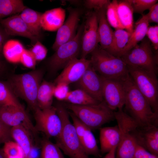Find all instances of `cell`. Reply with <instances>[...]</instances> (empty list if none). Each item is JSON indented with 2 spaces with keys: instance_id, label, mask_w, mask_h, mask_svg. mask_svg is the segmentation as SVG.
I'll return each instance as SVG.
<instances>
[{
  "instance_id": "cell-3",
  "label": "cell",
  "mask_w": 158,
  "mask_h": 158,
  "mask_svg": "<svg viewBox=\"0 0 158 158\" xmlns=\"http://www.w3.org/2000/svg\"><path fill=\"white\" fill-rule=\"evenodd\" d=\"M43 75L41 69L12 76L7 83L16 96L25 100L34 111L38 108L37 95Z\"/></svg>"
},
{
  "instance_id": "cell-6",
  "label": "cell",
  "mask_w": 158,
  "mask_h": 158,
  "mask_svg": "<svg viewBox=\"0 0 158 158\" xmlns=\"http://www.w3.org/2000/svg\"><path fill=\"white\" fill-rule=\"evenodd\" d=\"M114 116L121 133L115 158H133L138 145L132 130L136 122L123 109L114 111Z\"/></svg>"
},
{
  "instance_id": "cell-18",
  "label": "cell",
  "mask_w": 158,
  "mask_h": 158,
  "mask_svg": "<svg viewBox=\"0 0 158 158\" xmlns=\"http://www.w3.org/2000/svg\"><path fill=\"white\" fill-rule=\"evenodd\" d=\"M0 23L9 36H19L26 37L29 39L34 44L39 41V39L32 33L19 15L2 19L0 20Z\"/></svg>"
},
{
  "instance_id": "cell-8",
  "label": "cell",
  "mask_w": 158,
  "mask_h": 158,
  "mask_svg": "<svg viewBox=\"0 0 158 158\" xmlns=\"http://www.w3.org/2000/svg\"><path fill=\"white\" fill-rule=\"evenodd\" d=\"M129 74L137 88L146 99L153 111L158 113V80L157 74L128 66Z\"/></svg>"
},
{
  "instance_id": "cell-2",
  "label": "cell",
  "mask_w": 158,
  "mask_h": 158,
  "mask_svg": "<svg viewBox=\"0 0 158 158\" xmlns=\"http://www.w3.org/2000/svg\"><path fill=\"white\" fill-rule=\"evenodd\" d=\"M55 107L62 124L61 132L56 138V144L70 158H90L83 149L80 139L70 121L67 109L61 104H58Z\"/></svg>"
},
{
  "instance_id": "cell-36",
  "label": "cell",
  "mask_w": 158,
  "mask_h": 158,
  "mask_svg": "<svg viewBox=\"0 0 158 158\" xmlns=\"http://www.w3.org/2000/svg\"><path fill=\"white\" fill-rule=\"evenodd\" d=\"M157 1V0H131L134 13L142 15L145 11L149 10Z\"/></svg>"
},
{
  "instance_id": "cell-7",
  "label": "cell",
  "mask_w": 158,
  "mask_h": 158,
  "mask_svg": "<svg viewBox=\"0 0 158 158\" xmlns=\"http://www.w3.org/2000/svg\"><path fill=\"white\" fill-rule=\"evenodd\" d=\"M120 58L128 66L157 74V55L154 53L150 42L146 38Z\"/></svg>"
},
{
  "instance_id": "cell-29",
  "label": "cell",
  "mask_w": 158,
  "mask_h": 158,
  "mask_svg": "<svg viewBox=\"0 0 158 158\" xmlns=\"http://www.w3.org/2000/svg\"><path fill=\"white\" fill-rule=\"evenodd\" d=\"M65 101L68 103L77 105L92 104L100 102L80 88L70 90Z\"/></svg>"
},
{
  "instance_id": "cell-24",
  "label": "cell",
  "mask_w": 158,
  "mask_h": 158,
  "mask_svg": "<svg viewBox=\"0 0 158 158\" xmlns=\"http://www.w3.org/2000/svg\"><path fill=\"white\" fill-rule=\"evenodd\" d=\"M149 24L144 15L136 22L135 28L130 34L128 43L120 56L134 47L145 38Z\"/></svg>"
},
{
  "instance_id": "cell-38",
  "label": "cell",
  "mask_w": 158,
  "mask_h": 158,
  "mask_svg": "<svg viewBox=\"0 0 158 158\" xmlns=\"http://www.w3.org/2000/svg\"><path fill=\"white\" fill-rule=\"evenodd\" d=\"M36 61L31 51L24 49L21 56L20 62L25 67L33 69L35 67Z\"/></svg>"
},
{
  "instance_id": "cell-20",
  "label": "cell",
  "mask_w": 158,
  "mask_h": 158,
  "mask_svg": "<svg viewBox=\"0 0 158 158\" xmlns=\"http://www.w3.org/2000/svg\"><path fill=\"white\" fill-rule=\"evenodd\" d=\"M121 133L118 126L99 128L100 150L101 154L110 151L118 146L120 139Z\"/></svg>"
},
{
  "instance_id": "cell-35",
  "label": "cell",
  "mask_w": 158,
  "mask_h": 158,
  "mask_svg": "<svg viewBox=\"0 0 158 158\" xmlns=\"http://www.w3.org/2000/svg\"><path fill=\"white\" fill-rule=\"evenodd\" d=\"M4 144L2 149L6 158H24L22 149L16 142L10 140Z\"/></svg>"
},
{
  "instance_id": "cell-45",
  "label": "cell",
  "mask_w": 158,
  "mask_h": 158,
  "mask_svg": "<svg viewBox=\"0 0 158 158\" xmlns=\"http://www.w3.org/2000/svg\"><path fill=\"white\" fill-rule=\"evenodd\" d=\"M133 158H158V156L150 152L137 145Z\"/></svg>"
},
{
  "instance_id": "cell-47",
  "label": "cell",
  "mask_w": 158,
  "mask_h": 158,
  "mask_svg": "<svg viewBox=\"0 0 158 158\" xmlns=\"http://www.w3.org/2000/svg\"><path fill=\"white\" fill-rule=\"evenodd\" d=\"M8 35L3 28L0 27V61L3 56V48Z\"/></svg>"
},
{
  "instance_id": "cell-22",
  "label": "cell",
  "mask_w": 158,
  "mask_h": 158,
  "mask_svg": "<svg viewBox=\"0 0 158 158\" xmlns=\"http://www.w3.org/2000/svg\"><path fill=\"white\" fill-rule=\"evenodd\" d=\"M11 135L12 140L21 147L25 158L35 143L34 137L31 132L22 125L11 128Z\"/></svg>"
},
{
  "instance_id": "cell-14",
  "label": "cell",
  "mask_w": 158,
  "mask_h": 158,
  "mask_svg": "<svg viewBox=\"0 0 158 158\" xmlns=\"http://www.w3.org/2000/svg\"><path fill=\"white\" fill-rule=\"evenodd\" d=\"M132 133L138 145L158 156V128L153 125H140L136 123Z\"/></svg>"
},
{
  "instance_id": "cell-31",
  "label": "cell",
  "mask_w": 158,
  "mask_h": 158,
  "mask_svg": "<svg viewBox=\"0 0 158 158\" xmlns=\"http://www.w3.org/2000/svg\"><path fill=\"white\" fill-rule=\"evenodd\" d=\"M40 158H65L61 150L56 144L44 136L40 139Z\"/></svg>"
},
{
  "instance_id": "cell-33",
  "label": "cell",
  "mask_w": 158,
  "mask_h": 158,
  "mask_svg": "<svg viewBox=\"0 0 158 158\" xmlns=\"http://www.w3.org/2000/svg\"><path fill=\"white\" fill-rule=\"evenodd\" d=\"M8 106L24 108L8 83L0 81V106Z\"/></svg>"
},
{
  "instance_id": "cell-26",
  "label": "cell",
  "mask_w": 158,
  "mask_h": 158,
  "mask_svg": "<svg viewBox=\"0 0 158 158\" xmlns=\"http://www.w3.org/2000/svg\"><path fill=\"white\" fill-rule=\"evenodd\" d=\"M55 86L54 83L46 80L41 82L37 95V102L39 108L43 109L52 106Z\"/></svg>"
},
{
  "instance_id": "cell-37",
  "label": "cell",
  "mask_w": 158,
  "mask_h": 158,
  "mask_svg": "<svg viewBox=\"0 0 158 158\" xmlns=\"http://www.w3.org/2000/svg\"><path fill=\"white\" fill-rule=\"evenodd\" d=\"M55 84L54 97L59 101H65L70 90L69 85L60 82Z\"/></svg>"
},
{
  "instance_id": "cell-41",
  "label": "cell",
  "mask_w": 158,
  "mask_h": 158,
  "mask_svg": "<svg viewBox=\"0 0 158 158\" xmlns=\"http://www.w3.org/2000/svg\"><path fill=\"white\" fill-rule=\"evenodd\" d=\"M68 113L72 120V124L74 129L80 139L84 135L87 127L73 113Z\"/></svg>"
},
{
  "instance_id": "cell-10",
  "label": "cell",
  "mask_w": 158,
  "mask_h": 158,
  "mask_svg": "<svg viewBox=\"0 0 158 158\" xmlns=\"http://www.w3.org/2000/svg\"><path fill=\"white\" fill-rule=\"evenodd\" d=\"M34 111L36 131L43 133L49 139L57 138L61 132L62 124L56 107L52 106L43 109L38 107Z\"/></svg>"
},
{
  "instance_id": "cell-12",
  "label": "cell",
  "mask_w": 158,
  "mask_h": 158,
  "mask_svg": "<svg viewBox=\"0 0 158 158\" xmlns=\"http://www.w3.org/2000/svg\"><path fill=\"white\" fill-rule=\"evenodd\" d=\"M102 77L103 101L114 111L123 109L125 102V93L121 80Z\"/></svg>"
},
{
  "instance_id": "cell-43",
  "label": "cell",
  "mask_w": 158,
  "mask_h": 158,
  "mask_svg": "<svg viewBox=\"0 0 158 158\" xmlns=\"http://www.w3.org/2000/svg\"><path fill=\"white\" fill-rule=\"evenodd\" d=\"M11 127L7 126L0 120V145L10 140H13L11 135Z\"/></svg>"
},
{
  "instance_id": "cell-9",
  "label": "cell",
  "mask_w": 158,
  "mask_h": 158,
  "mask_svg": "<svg viewBox=\"0 0 158 158\" xmlns=\"http://www.w3.org/2000/svg\"><path fill=\"white\" fill-rule=\"evenodd\" d=\"M83 29L82 24L75 37L71 40L61 45L49 60L50 71L56 72L64 68L69 62L77 58L81 51V39Z\"/></svg>"
},
{
  "instance_id": "cell-49",
  "label": "cell",
  "mask_w": 158,
  "mask_h": 158,
  "mask_svg": "<svg viewBox=\"0 0 158 158\" xmlns=\"http://www.w3.org/2000/svg\"><path fill=\"white\" fill-rule=\"evenodd\" d=\"M4 68V65L3 63L0 61V74L3 71Z\"/></svg>"
},
{
  "instance_id": "cell-39",
  "label": "cell",
  "mask_w": 158,
  "mask_h": 158,
  "mask_svg": "<svg viewBox=\"0 0 158 158\" xmlns=\"http://www.w3.org/2000/svg\"><path fill=\"white\" fill-rule=\"evenodd\" d=\"M37 61H41L46 57L47 53V48L39 41H37L30 50Z\"/></svg>"
},
{
  "instance_id": "cell-50",
  "label": "cell",
  "mask_w": 158,
  "mask_h": 158,
  "mask_svg": "<svg viewBox=\"0 0 158 158\" xmlns=\"http://www.w3.org/2000/svg\"><path fill=\"white\" fill-rule=\"evenodd\" d=\"M0 158H6L5 156L2 148L0 147Z\"/></svg>"
},
{
  "instance_id": "cell-48",
  "label": "cell",
  "mask_w": 158,
  "mask_h": 158,
  "mask_svg": "<svg viewBox=\"0 0 158 158\" xmlns=\"http://www.w3.org/2000/svg\"><path fill=\"white\" fill-rule=\"evenodd\" d=\"M117 147L113 148L110 151L107 153L104 158H115V154Z\"/></svg>"
},
{
  "instance_id": "cell-30",
  "label": "cell",
  "mask_w": 158,
  "mask_h": 158,
  "mask_svg": "<svg viewBox=\"0 0 158 158\" xmlns=\"http://www.w3.org/2000/svg\"><path fill=\"white\" fill-rule=\"evenodd\" d=\"M80 140L83 149L88 155L100 157L101 154L100 149L91 129L87 128L84 135Z\"/></svg>"
},
{
  "instance_id": "cell-15",
  "label": "cell",
  "mask_w": 158,
  "mask_h": 158,
  "mask_svg": "<svg viewBox=\"0 0 158 158\" xmlns=\"http://www.w3.org/2000/svg\"><path fill=\"white\" fill-rule=\"evenodd\" d=\"M68 18L57 30L55 41L52 49L55 51L61 44L72 39L76 35V32L82 13L78 8H69Z\"/></svg>"
},
{
  "instance_id": "cell-16",
  "label": "cell",
  "mask_w": 158,
  "mask_h": 158,
  "mask_svg": "<svg viewBox=\"0 0 158 158\" xmlns=\"http://www.w3.org/2000/svg\"><path fill=\"white\" fill-rule=\"evenodd\" d=\"M91 65L90 60L76 58L69 62L54 80V83L62 82L69 85L77 82Z\"/></svg>"
},
{
  "instance_id": "cell-4",
  "label": "cell",
  "mask_w": 158,
  "mask_h": 158,
  "mask_svg": "<svg viewBox=\"0 0 158 158\" xmlns=\"http://www.w3.org/2000/svg\"><path fill=\"white\" fill-rule=\"evenodd\" d=\"M90 54L91 65L101 77L122 80L129 75L128 66L121 59L102 49L99 45Z\"/></svg>"
},
{
  "instance_id": "cell-27",
  "label": "cell",
  "mask_w": 158,
  "mask_h": 158,
  "mask_svg": "<svg viewBox=\"0 0 158 158\" xmlns=\"http://www.w3.org/2000/svg\"><path fill=\"white\" fill-rule=\"evenodd\" d=\"M130 34L124 29H117L113 31L110 44L105 50L112 55L120 57L128 43Z\"/></svg>"
},
{
  "instance_id": "cell-40",
  "label": "cell",
  "mask_w": 158,
  "mask_h": 158,
  "mask_svg": "<svg viewBox=\"0 0 158 158\" xmlns=\"http://www.w3.org/2000/svg\"><path fill=\"white\" fill-rule=\"evenodd\" d=\"M110 2L108 0H87L84 1V5L87 8L96 11L107 8Z\"/></svg>"
},
{
  "instance_id": "cell-25",
  "label": "cell",
  "mask_w": 158,
  "mask_h": 158,
  "mask_svg": "<svg viewBox=\"0 0 158 158\" xmlns=\"http://www.w3.org/2000/svg\"><path fill=\"white\" fill-rule=\"evenodd\" d=\"M42 13L26 7L19 15L32 33L39 39L42 29L40 23Z\"/></svg>"
},
{
  "instance_id": "cell-28",
  "label": "cell",
  "mask_w": 158,
  "mask_h": 158,
  "mask_svg": "<svg viewBox=\"0 0 158 158\" xmlns=\"http://www.w3.org/2000/svg\"><path fill=\"white\" fill-rule=\"evenodd\" d=\"M24 48L21 43L15 40H10L4 43L3 48V56L9 62H20L21 55Z\"/></svg>"
},
{
  "instance_id": "cell-34",
  "label": "cell",
  "mask_w": 158,
  "mask_h": 158,
  "mask_svg": "<svg viewBox=\"0 0 158 158\" xmlns=\"http://www.w3.org/2000/svg\"><path fill=\"white\" fill-rule=\"evenodd\" d=\"M117 1L113 0L108 5L106 10L107 20L110 26L117 29H124L120 20L117 11Z\"/></svg>"
},
{
  "instance_id": "cell-17",
  "label": "cell",
  "mask_w": 158,
  "mask_h": 158,
  "mask_svg": "<svg viewBox=\"0 0 158 158\" xmlns=\"http://www.w3.org/2000/svg\"><path fill=\"white\" fill-rule=\"evenodd\" d=\"M80 88L85 91L99 102L103 101L102 77L98 74L91 65L77 82Z\"/></svg>"
},
{
  "instance_id": "cell-1",
  "label": "cell",
  "mask_w": 158,
  "mask_h": 158,
  "mask_svg": "<svg viewBox=\"0 0 158 158\" xmlns=\"http://www.w3.org/2000/svg\"><path fill=\"white\" fill-rule=\"evenodd\" d=\"M121 80L125 93L124 106L126 113L139 125L157 126L158 113L153 111L148 101L136 86L129 74Z\"/></svg>"
},
{
  "instance_id": "cell-23",
  "label": "cell",
  "mask_w": 158,
  "mask_h": 158,
  "mask_svg": "<svg viewBox=\"0 0 158 158\" xmlns=\"http://www.w3.org/2000/svg\"><path fill=\"white\" fill-rule=\"evenodd\" d=\"M117 11L120 20L124 29L131 34L134 29V12L131 0L117 1Z\"/></svg>"
},
{
  "instance_id": "cell-13",
  "label": "cell",
  "mask_w": 158,
  "mask_h": 158,
  "mask_svg": "<svg viewBox=\"0 0 158 158\" xmlns=\"http://www.w3.org/2000/svg\"><path fill=\"white\" fill-rule=\"evenodd\" d=\"M98 21L96 12L90 11L87 13L83 24L81 39V58H86L97 46L99 43Z\"/></svg>"
},
{
  "instance_id": "cell-11",
  "label": "cell",
  "mask_w": 158,
  "mask_h": 158,
  "mask_svg": "<svg viewBox=\"0 0 158 158\" xmlns=\"http://www.w3.org/2000/svg\"><path fill=\"white\" fill-rule=\"evenodd\" d=\"M0 120L11 127L22 125L33 135L35 140L40 139L36 130L24 108L13 106H0Z\"/></svg>"
},
{
  "instance_id": "cell-46",
  "label": "cell",
  "mask_w": 158,
  "mask_h": 158,
  "mask_svg": "<svg viewBox=\"0 0 158 158\" xmlns=\"http://www.w3.org/2000/svg\"><path fill=\"white\" fill-rule=\"evenodd\" d=\"M40 142H35V143L30 152L25 158H40Z\"/></svg>"
},
{
  "instance_id": "cell-5",
  "label": "cell",
  "mask_w": 158,
  "mask_h": 158,
  "mask_svg": "<svg viewBox=\"0 0 158 158\" xmlns=\"http://www.w3.org/2000/svg\"><path fill=\"white\" fill-rule=\"evenodd\" d=\"M64 106L91 130L100 128L115 119L114 111L104 101L92 104L77 105L68 103Z\"/></svg>"
},
{
  "instance_id": "cell-32",
  "label": "cell",
  "mask_w": 158,
  "mask_h": 158,
  "mask_svg": "<svg viewBox=\"0 0 158 158\" xmlns=\"http://www.w3.org/2000/svg\"><path fill=\"white\" fill-rule=\"evenodd\" d=\"M26 7L21 0H0V20L6 16L21 13Z\"/></svg>"
},
{
  "instance_id": "cell-44",
  "label": "cell",
  "mask_w": 158,
  "mask_h": 158,
  "mask_svg": "<svg viewBox=\"0 0 158 158\" xmlns=\"http://www.w3.org/2000/svg\"><path fill=\"white\" fill-rule=\"evenodd\" d=\"M149 23H158V4L157 3L149 9L147 14L144 15Z\"/></svg>"
},
{
  "instance_id": "cell-19",
  "label": "cell",
  "mask_w": 158,
  "mask_h": 158,
  "mask_svg": "<svg viewBox=\"0 0 158 158\" xmlns=\"http://www.w3.org/2000/svg\"><path fill=\"white\" fill-rule=\"evenodd\" d=\"M65 17V10L61 7L47 10L41 15L42 28L49 31H57L64 22Z\"/></svg>"
},
{
  "instance_id": "cell-42",
  "label": "cell",
  "mask_w": 158,
  "mask_h": 158,
  "mask_svg": "<svg viewBox=\"0 0 158 158\" xmlns=\"http://www.w3.org/2000/svg\"><path fill=\"white\" fill-rule=\"evenodd\" d=\"M146 35L152 45L154 49L157 50L158 49V26H149L147 31Z\"/></svg>"
},
{
  "instance_id": "cell-21",
  "label": "cell",
  "mask_w": 158,
  "mask_h": 158,
  "mask_svg": "<svg viewBox=\"0 0 158 158\" xmlns=\"http://www.w3.org/2000/svg\"><path fill=\"white\" fill-rule=\"evenodd\" d=\"M107 8L95 11L97 19L98 33L99 46L102 49L105 50L107 49L110 44L113 33V31L107 19Z\"/></svg>"
}]
</instances>
